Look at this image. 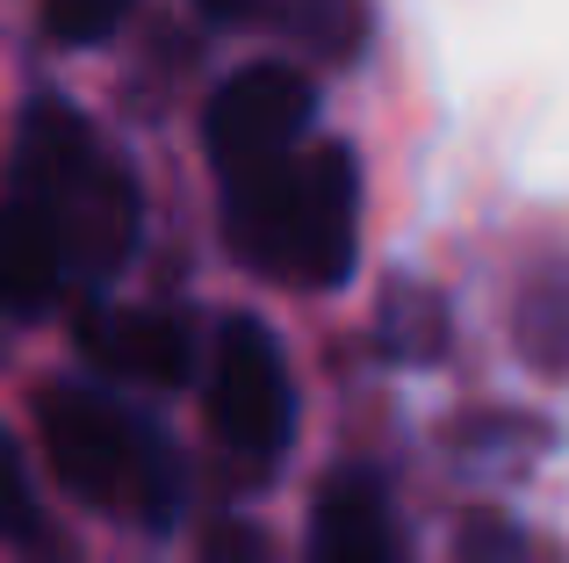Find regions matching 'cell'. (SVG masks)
I'll return each instance as SVG.
<instances>
[{"label": "cell", "mask_w": 569, "mask_h": 563, "mask_svg": "<svg viewBox=\"0 0 569 563\" xmlns=\"http://www.w3.org/2000/svg\"><path fill=\"white\" fill-rule=\"evenodd\" d=\"M8 203H22L58 239L72 282H109L138 246V181L130 167L58 101H37L8 152Z\"/></svg>", "instance_id": "7a4b0ae2"}, {"label": "cell", "mask_w": 569, "mask_h": 563, "mask_svg": "<svg viewBox=\"0 0 569 563\" xmlns=\"http://www.w3.org/2000/svg\"><path fill=\"white\" fill-rule=\"evenodd\" d=\"M519 347L533 368H569V268H541L519 296Z\"/></svg>", "instance_id": "30bf717a"}, {"label": "cell", "mask_w": 569, "mask_h": 563, "mask_svg": "<svg viewBox=\"0 0 569 563\" xmlns=\"http://www.w3.org/2000/svg\"><path fill=\"white\" fill-rule=\"evenodd\" d=\"M310 563H403L397 527H389V498L376 477L347 470L318 492L310 513Z\"/></svg>", "instance_id": "ba28073f"}, {"label": "cell", "mask_w": 569, "mask_h": 563, "mask_svg": "<svg viewBox=\"0 0 569 563\" xmlns=\"http://www.w3.org/2000/svg\"><path fill=\"white\" fill-rule=\"evenodd\" d=\"M231 246L296 289H339L361 254V174L347 145H296L223 181Z\"/></svg>", "instance_id": "6da1fadb"}, {"label": "cell", "mask_w": 569, "mask_h": 563, "mask_svg": "<svg viewBox=\"0 0 569 563\" xmlns=\"http://www.w3.org/2000/svg\"><path fill=\"white\" fill-rule=\"evenodd\" d=\"M527 556V542H519V527L505 521V513H469L455 535V563H519Z\"/></svg>", "instance_id": "4fadbf2b"}, {"label": "cell", "mask_w": 569, "mask_h": 563, "mask_svg": "<svg viewBox=\"0 0 569 563\" xmlns=\"http://www.w3.org/2000/svg\"><path fill=\"white\" fill-rule=\"evenodd\" d=\"M0 542L8 550H22V556H51L58 563V535H51V521L37 513V492H29V470H22V455H14V441L0 434Z\"/></svg>", "instance_id": "8fae6325"}, {"label": "cell", "mask_w": 569, "mask_h": 563, "mask_svg": "<svg viewBox=\"0 0 569 563\" xmlns=\"http://www.w3.org/2000/svg\"><path fill=\"white\" fill-rule=\"evenodd\" d=\"M130 14V0H43V22L58 43H101L116 37V22Z\"/></svg>", "instance_id": "7c38bea8"}, {"label": "cell", "mask_w": 569, "mask_h": 563, "mask_svg": "<svg viewBox=\"0 0 569 563\" xmlns=\"http://www.w3.org/2000/svg\"><path fill=\"white\" fill-rule=\"evenodd\" d=\"M43 426V455H51L58 484L72 498L101 513H123V521H167L173 498H181V463H173L167 434L144 419L138 405L109 391H51L37 405Z\"/></svg>", "instance_id": "3957f363"}, {"label": "cell", "mask_w": 569, "mask_h": 563, "mask_svg": "<svg viewBox=\"0 0 569 563\" xmlns=\"http://www.w3.org/2000/svg\"><path fill=\"white\" fill-rule=\"evenodd\" d=\"M66 289H72V275H66L58 239L22 210V203L0 196V310H14V318H43Z\"/></svg>", "instance_id": "9c48e42d"}, {"label": "cell", "mask_w": 569, "mask_h": 563, "mask_svg": "<svg viewBox=\"0 0 569 563\" xmlns=\"http://www.w3.org/2000/svg\"><path fill=\"white\" fill-rule=\"evenodd\" d=\"M87 362H101L123 383H181L188 376V325L167 310H94L80 325Z\"/></svg>", "instance_id": "52a82bcc"}, {"label": "cell", "mask_w": 569, "mask_h": 563, "mask_svg": "<svg viewBox=\"0 0 569 563\" xmlns=\"http://www.w3.org/2000/svg\"><path fill=\"white\" fill-rule=\"evenodd\" d=\"M209 426L246 463H274L296 434V383L260 318H231L209 362Z\"/></svg>", "instance_id": "277c9868"}, {"label": "cell", "mask_w": 569, "mask_h": 563, "mask_svg": "<svg viewBox=\"0 0 569 563\" xmlns=\"http://www.w3.org/2000/svg\"><path fill=\"white\" fill-rule=\"evenodd\" d=\"M310 109H318V95H310V80L296 66L231 72V80L209 95V116H202L217 174L231 181V174H246V167H267V159L296 152L303 130H310Z\"/></svg>", "instance_id": "5b68a950"}, {"label": "cell", "mask_w": 569, "mask_h": 563, "mask_svg": "<svg viewBox=\"0 0 569 563\" xmlns=\"http://www.w3.org/2000/svg\"><path fill=\"white\" fill-rule=\"evenodd\" d=\"M209 22H231V29H267V37L296 43L310 58H361L368 43V0H202Z\"/></svg>", "instance_id": "8992f818"}]
</instances>
